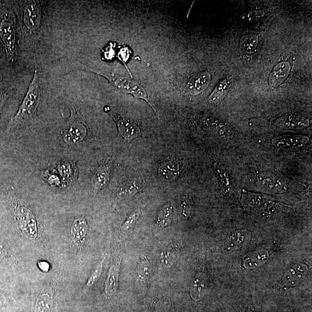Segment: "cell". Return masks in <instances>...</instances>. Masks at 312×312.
Listing matches in <instances>:
<instances>
[{
  "label": "cell",
  "instance_id": "obj_28",
  "mask_svg": "<svg viewBox=\"0 0 312 312\" xmlns=\"http://www.w3.org/2000/svg\"><path fill=\"white\" fill-rule=\"evenodd\" d=\"M140 215V211L139 209L134 210V212L130 214L125 222L122 225V231L124 232V233H128L130 230H132L137 220L139 219Z\"/></svg>",
  "mask_w": 312,
  "mask_h": 312
},
{
  "label": "cell",
  "instance_id": "obj_15",
  "mask_svg": "<svg viewBox=\"0 0 312 312\" xmlns=\"http://www.w3.org/2000/svg\"><path fill=\"white\" fill-rule=\"evenodd\" d=\"M290 71V65L288 62H282L276 65L270 76V85L275 88L282 84L288 77Z\"/></svg>",
  "mask_w": 312,
  "mask_h": 312
},
{
  "label": "cell",
  "instance_id": "obj_22",
  "mask_svg": "<svg viewBox=\"0 0 312 312\" xmlns=\"http://www.w3.org/2000/svg\"><path fill=\"white\" fill-rule=\"evenodd\" d=\"M110 179L108 168L107 166L103 165L97 170L92 180L93 186L95 189L100 190L108 182Z\"/></svg>",
  "mask_w": 312,
  "mask_h": 312
},
{
  "label": "cell",
  "instance_id": "obj_10",
  "mask_svg": "<svg viewBox=\"0 0 312 312\" xmlns=\"http://www.w3.org/2000/svg\"><path fill=\"white\" fill-rule=\"evenodd\" d=\"M121 260H116L112 263L108 271L107 278L105 284L104 293L110 297L117 293L119 289V276Z\"/></svg>",
  "mask_w": 312,
  "mask_h": 312
},
{
  "label": "cell",
  "instance_id": "obj_4",
  "mask_svg": "<svg viewBox=\"0 0 312 312\" xmlns=\"http://www.w3.org/2000/svg\"><path fill=\"white\" fill-rule=\"evenodd\" d=\"M0 38L9 61L14 63L17 59L15 30L11 17L5 14L0 19Z\"/></svg>",
  "mask_w": 312,
  "mask_h": 312
},
{
  "label": "cell",
  "instance_id": "obj_27",
  "mask_svg": "<svg viewBox=\"0 0 312 312\" xmlns=\"http://www.w3.org/2000/svg\"><path fill=\"white\" fill-rule=\"evenodd\" d=\"M258 38L253 34L246 35L241 40L243 49L247 52H252L258 44Z\"/></svg>",
  "mask_w": 312,
  "mask_h": 312
},
{
  "label": "cell",
  "instance_id": "obj_16",
  "mask_svg": "<svg viewBox=\"0 0 312 312\" xmlns=\"http://www.w3.org/2000/svg\"><path fill=\"white\" fill-rule=\"evenodd\" d=\"M88 231V225L87 221L83 217L75 219L72 223L70 235L72 241L75 243L81 242L86 237Z\"/></svg>",
  "mask_w": 312,
  "mask_h": 312
},
{
  "label": "cell",
  "instance_id": "obj_23",
  "mask_svg": "<svg viewBox=\"0 0 312 312\" xmlns=\"http://www.w3.org/2000/svg\"><path fill=\"white\" fill-rule=\"evenodd\" d=\"M213 167L221 185H222L223 189L226 193H227L231 189V184L226 169L223 165L220 164V162L217 161L214 164Z\"/></svg>",
  "mask_w": 312,
  "mask_h": 312
},
{
  "label": "cell",
  "instance_id": "obj_2",
  "mask_svg": "<svg viewBox=\"0 0 312 312\" xmlns=\"http://www.w3.org/2000/svg\"><path fill=\"white\" fill-rule=\"evenodd\" d=\"M9 201L14 217L21 232L31 239L37 237V221L31 210L11 193H9Z\"/></svg>",
  "mask_w": 312,
  "mask_h": 312
},
{
  "label": "cell",
  "instance_id": "obj_13",
  "mask_svg": "<svg viewBox=\"0 0 312 312\" xmlns=\"http://www.w3.org/2000/svg\"><path fill=\"white\" fill-rule=\"evenodd\" d=\"M117 122L120 133L128 142L140 136L141 130L134 123L122 118H114Z\"/></svg>",
  "mask_w": 312,
  "mask_h": 312
},
{
  "label": "cell",
  "instance_id": "obj_25",
  "mask_svg": "<svg viewBox=\"0 0 312 312\" xmlns=\"http://www.w3.org/2000/svg\"><path fill=\"white\" fill-rule=\"evenodd\" d=\"M172 217V208L170 205H165L159 213L157 217V223L162 227L167 226L171 222Z\"/></svg>",
  "mask_w": 312,
  "mask_h": 312
},
{
  "label": "cell",
  "instance_id": "obj_20",
  "mask_svg": "<svg viewBox=\"0 0 312 312\" xmlns=\"http://www.w3.org/2000/svg\"><path fill=\"white\" fill-rule=\"evenodd\" d=\"M53 305V296L48 291L41 294L36 301L34 312H49Z\"/></svg>",
  "mask_w": 312,
  "mask_h": 312
},
{
  "label": "cell",
  "instance_id": "obj_1",
  "mask_svg": "<svg viewBox=\"0 0 312 312\" xmlns=\"http://www.w3.org/2000/svg\"><path fill=\"white\" fill-rule=\"evenodd\" d=\"M41 99V88L37 65L35 66L34 73L30 86H29L26 95L21 103L19 110L14 117L10 120L7 131L14 129L25 124L34 117Z\"/></svg>",
  "mask_w": 312,
  "mask_h": 312
},
{
  "label": "cell",
  "instance_id": "obj_18",
  "mask_svg": "<svg viewBox=\"0 0 312 312\" xmlns=\"http://www.w3.org/2000/svg\"><path fill=\"white\" fill-rule=\"evenodd\" d=\"M268 252L266 250H259L249 255L244 261L246 268H255L266 263L268 259Z\"/></svg>",
  "mask_w": 312,
  "mask_h": 312
},
{
  "label": "cell",
  "instance_id": "obj_3",
  "mask_svg": "<svg viewBox=\"0 0 312 312\" xmlns=\"http://www.w3.org/2000/svg\"><path fill=\"white\" fill-rule=\"evenodd\" d=\"M75 64L76 65L77 64L83 70L91 71L94 72V73L103 76V77L107 78L112 84L117 87L121 91L125 93L132 94L134 97L138 98V99H144L147 101L149 104L152 107L150 101L148 99L147 93L145 92L143 87L140 85L139 83L132 81L129 78L122 77V76L94 70V69L86 67L85 65L79 63H75Z\"/></svg>",
  "mask_w": 312,
  "mask_h": 312
},
{
  "label": "cell",
  "instance_id": "obj_12",
  "mask_svg": "<svg viewBox=\"0 0 312 312\" xmlns=\"http://www.w3.org/2000/svg\"><path fill=\"white\" fill-rule=\"evenodd\" d=\"M210 81V75L208 72H203L191 78L188 83L187 89L192 95L198 94L204 92L207 88Z\"/></svg>",
  "mask_w": 312,
  "mask_h": 312
},
{
  "label": "cell",
  "instance_id": "obj_24",
  "mask_svg": "<svg viewBox=\"0 0 312 312\" xmlns=\"http://www.w3.org/2000/svg\"><path fill=\"white\" fill-rule=\"evenodd\" d=\"M228 86L226 80L221 81L209 97L210 103L217 104L220 102L227 92Z\"/></svg>",
  "mask_w": 312,
  "mask_h": 312
},
{
  "label": "cell",
  "instance_id": "obj_35",
  "mask_svg": "<svg viewBox=\"0 0 312 312\" xmlns=\"http://www.w3.org/2000/svg\"><path fill=\"white\" fill-rule=\"evenodd\" d=\"M38 267L42 271L48 272L49 270L50 265L46 261H40L38 263Z\"/></svg>",
  "mask_w": 312,
  "mask_h": 312
},
{
  "label": "cell",
  "instance_id": "obj_32",
  "mask_svg": "<svg viewBox=\"0 0 312 312\" xmlns=\"http://www.w3.org/2000/svg\"><path fill=\"white\" fill-rule=\"evenodd\" d=\"M129 52H130V50L128 48H125V49L123 48L121 50V52H120V53L119 54H119L120 55H121V56L119 57V59H121L122 62L125 64L126 68H127V65L126 64V63L127 62V61H128L129 58V56L130 54L129 53Z\"/></svg>",
  "mask_w": 312,
  "mask_h": 312
},
{
  "label": "cell",
  "instance_id": "obj_38",
  "mask_svg": "<svg viewBox=\"0 0 312 312\" xmlns=\"http://www.w3.org/2000/svg\"><path fill=\"white\" fill-rule=\"evenodd\" d=\"M252 312L250 311H248V312Z\"/></svg>",
  "mask_w": 312,
  "mask_h": 312
},
{
  "label": "cell",
  "instance_id": "obj_34",
  "mask_svg": "<svg viewBox=\"0 0 312 312\" xmlns=\"http://www.w3.org/2000/svg\"><path fill=\"white\" fill-rule=\"evenodd\" d=\"M183 214L185 217H187L189 215L190 206L188 201H184L182 203Z\"/></svg>",
  "mask_w": 312,
  "mask_h": 312
},
{
  "label": "cell",
  "instance_id": "obj_30",
  "mask_svg": "<svg viewBox=\"0 0 312 312\" xmlns=\"http://www.w3.org/2000/svg\"><path fill=\"white\" fill-rule=\"evenodd\" d=\"M0 259L7 261H12V256H10L8 249L1 241H0Z\"/></svg>",
  "mask_w": 312,
  "mask_h": 312
},
{
  "label": "cell",
  "instance_id": "obj_33",
  "mask_svg": "<svg viewBox=\"0 0 312 312\" xmlns=\"http://www.w3.org/2000/svg\"><path fill=\"white\" fill-rule=\"evenodd\" d=\"M112 45L111 44L108 48H106V50H105L104 54L105 57L107 59H111L112 57H114V51L113 50V48H112Z\"/></svg>",
  "mask_w": 312,
  "mask_h": 312
},
{
  "label": "cell",
  "instance_id": "obj_37",
  "mask_svg": "<svg viewBox=\"0 0 312 312\" xmlns=\"http://www.w3.org/2000/svg\"><path fill=\"white\" fill-rule=\"evenodd\" d=\"M157 312H175V311H174L173 306H170V307L168 308L167 310H164V311H162V310L161 311L159 310H157Z\"/></svg>",
  "mask_w": 312,
  "mask_h": 312
},
{
  "label": "cell",
  "instance_id": "obj_36",
  "mask_svg": "<svg viewBox=\"0 0 312 312\" xmlns=\"http://www.w3.org/2000/svg\"><path fill=\"white\" fill-rule=\"evenodd\" d=\"M8 302V299L3 293L0 292V307L6 306Z\"/></svg>",
  "mask_w": 312,
  "mask_h": 312
},
{
  "label": "cell",
  "instance_id": "obj_31",
  "mask_svg": "<svg viewBox=\"0 0 312 312\" xmlns=\"http://www.w3.org/2000/svg\"><path fill=\"white\" fill-rule=\"evenodd\" d=\"M9 97V92L6 90L0 89V114L1 113L3 105H5Z\"/></svg>",
  "mask_w": 312,
  "mask_h": 312
},
{
  "label": "cell",
  "instance_id": "obj_9",
  "mask_svg": "<svg viewBox=\"0 0 312 312\" xmlns=\"http://www.w3.org/2000/svg\"><path fill=\"white\" fill-rule=\"evenodd\" d=\"M24 22L30 31H35L39 27L41 20V10L37 3H32L24 10Z\"/></svg>",
  "mask_w": 312,
  "mask_h": 312
},
{
  "label": "cell",
  "instance_id": "obj_21",
  "mask_svg": "<svg viewBox=\"0 0 312 312\" xmlns=\"http://www.w3.org/2000/svg\"><path fill=\"white\" fill-rule=\"evenodd\" d=\"M159 175L163 179L171 180L175 179L179 173V166L173 161L164 162L159 166Z\"/></svg>",
  "mask_w": 312,
  "mask_h": 312
},
{
  "label": "cell",
  "instance_id": "obj_26",
  "mask_svg": "<svg viewBox=\"0 0 312 312\" xmlns=\"http://www.w3.org/2000/svg\"><path fill=\"white\" fill-rule=\"evenodd\" d=\"M106 256H104L94 267L90 275L88 282L86 283V288H89L92 287L98 281L102 274L103 270V265Z\"/></svg>",
  "mask_w": 312,
  "mask_h": 312
},
{
  "label": "cell",
  "instance_id": "obj_11",
  "mask_svg": "<svg viewBox=\"0 0 312 312\" xmlns=\"http://www.w3.org/2000/svg\"><path fill=\"white\" fill-rule=\"evenodd\" d=\"M310 139L303 136L285 135L275 137L272 144L278 148L302 146L309 143Z\"/></svg>",
  "mask_w": 312,
  "mask_h": 312
},
{
  "label": "cell",
  "instance_id": "obj_5",
  "mask_svg": "<svg viewBox=\"0 0 312 312\" xmlns=\"http://www.w3.org/2000/svg\"><path fill=\"white\" fill-rule=\"evenodd\" d=\"M241 202L245 208L252 210L270 208L276 204L274 199L268 196L250 193L246 190L242 191Z\"/></svg>",
  "mask_w": 312,
  "mask_h": 312
},
{
  "label": "cell",
  "instance_id": "obj_14",
  "mask_svg": "<svg viewBox=\"0 0 312 312\" xmlns=\"http://www.w3.org/2000/svg\"><path fill=\"white\" fill-rule=\"evenodd\" d=\"M307 273V268L303 264H297L286 272L284 278V284L288 287L296 286L304 278Z\"/></svg>",
  "mask_w": 312,
  "mask_h": 312
},
{
  "label": "cell",
  "instance_id": "obj_29",
  "mask_svg": "<svg viewBox=\"0 0 312 312\" xmlns=\"http://www.w3.org/2000/svg\"><path fill=\"white\" fill-rule=\"evenodd\" d=\"M151 264L147 259H142L138 269V277L141 281H145L151 274Z\"/></svg>",
  "mask_w": 312,
  "mask_h": 312
},
{
  "label": "cell",
  "instance_id": "obj_7",
  "mask_svg": "<svg viewBox=\"0 0 312 312\" xmlns=\"http://www.w3.org/2000/svg\"><path fill=\"white\" fill-rule=\"evenodd\" d=\"M257 182L259 186L264 189L273 192H284L286 190L285 183L273 174L261 172L257 175Z\"/></svg>",
  "mask_w": 312,
  "mask_h": 312
},
{
  "label": "cell",
  "instance_id": "obj_17",
  "mask_svg": "<svg viewBox=\"0 0 312 312\" xmlns=\"http://www.w3.org/2000/svg\"><path fill=\"white\" fill-rule=\"evenodd\" d=\"M250 234L247 231H235L230 234L227 239L226 248L234 250L242 247L250 239Z\"/></svg>",
  "mask_w": 312,
  "mask_h": 312
},
{
  "label": "cell",
  "instance_id": "obj_19",
  "mask_svg": "<svg viewBox=\"0 0 312 312\" xmlns=\"http://www.w3.org/2000/svg\"><path fill=\"white\" fill-rule=\"evenodd\" d=\"M141 187L139 180L128 181L119 188L118 197L119 199L130 197L139 191Z\"/></svg>",
  "mask_w": 312,
  "mask_h": 312
},
{
  "label": "cell",
  "instance_id": "obj_6",
  "mask_svg": "<svg viewBox=\"0 0 312 312\" xmlns=\"http://www.w3.org/2000/svg\"><path fill=\"white\" fill-rule=\"evenodd\" d=\"M86 134V127L82 123L71 119L63 130V140L68 145H74L84 139Z\"/></svg>",
  "mask_w": 312,
  "mask_h": 312
},
{
  "label": "cell",
  "instance_id": "obj_8",
  "mask_svg": "<svg viewBox=\"0 0 312 312\" xmlns=\"http://www.w3.org/2000/svg\"><path fill=\"white\" fill-rule=\"evenodd\" d=\"M275 125L284 130H301L310 125L308 119L297 115H286L277 120Z\"/></svg>",
  "mask_w": 312,
  "mask_h": 312
}]
</instances>
